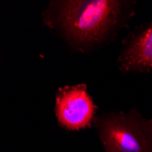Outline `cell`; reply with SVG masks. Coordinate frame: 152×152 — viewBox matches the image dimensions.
I'll use <instances>...</instances> for the list:
<instances>
[{"label": "cell", "mask_w": 152, "mask_h": 152, "mask_svg": "<svg viewBox=\"0 0 152 152\" xmlns=\"http://www.w3.org/2000/svg\"><path fill=\"white\" fill-rule=\"evenodd\" d=\"M58 24L67 37L77 43L101 40L117 24L121 4L114 0L59 2Z\"/></svg>", "instance_id": "cell-1"}, {"label": "cell", "mask_w": 152, "mask_h": 152, "mask_svg": "<svg viewBox=\"0 0 152 152\" xmlns=\"http://www.w3.org/2000/svg\"><path fill=\"white\" fill-rule=\"evenodd\" d=\"M120 67L126 71H146L152 68V25L137 35L119 58Z\"/></svg>", "instance_id": "cell-4"}, {"label": "cell", "mask_w": 152, "mask_h": 152, "mask_svg": "<svg viewBox=\"0 0 152 152\" xmlns=\"http://www.w3.org/2000/svg\"><path fill=\"white\" fill-rule=\"evenodd\" d=\"M96 107L87 91L86 84L59 88L56 98V116L61 126L70 130L88 127Z\"/></svg>", "instance_id": "cell-3"}, {"label": "cell", "mask_w": 152, "mask_h": 152, "mask_svg": "<svg viewBox=\"0 0 152 152\" xmlns=\"http://www.w3.org/2000/svg\"><path fill=\"white\" fill-rule=\"evenodd\" d=\"M96 125L106 152H152V119L135 109L99 118Z\"/></svg>", "instance_id": "cell-2"}]
</instances>
